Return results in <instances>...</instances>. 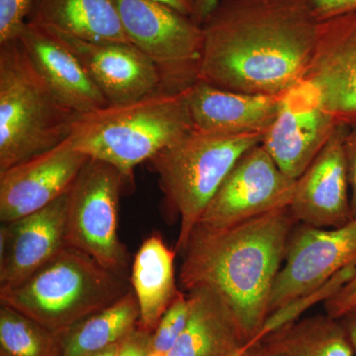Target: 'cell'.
Here are the masks:
<instances>
[{"label": "cell", "mask_w": 356, "mask_h": 356, "mask_svg": "<svg viewBox=\"0 0 356 356\" xmlns=\"http://www.w3.org/2000/svg\"><path fill=\"white\" fill-rule=\"evenodd\" d=\"M201 26L200 81L276 96L305 79L320 21L307 0H221Z\"/></svg>", "instance_id": "6da1fadb"}, {"label": "cell", "mask_w": 356, "mask_h": 356, "mask_svg": "<svg viewBox=\"0 0 356 356\" xmlns=\"http://www.w3.org/2000/svg\"><path fill=\"white\" fill-rule=\"evenodd\" d=\"M296 222L285 207L226 228L197 225L180 252V288L216 293L252 341L268 318L274 281Z\"/></svg>", "instance_id": "7a4b0ae2"}, {"label": "cell", "mask_w": 356, "mask_h": 356, "mask_svg": "<svg viewBox=\"0 0 356 356\" xmlns=\"http://www.w3.org/2000/svg\"><path fill=\"white\" fill-rule=\"evenodd\" d=\"M193 128L186 91L156 92L135 102L79 115L69 139L88 158L114 166L131 180L136 166Z\"/></svg>", "instance_id": "3957f363"}, {"label": "cell", "mask_w": 356, "mask_h": 356, "mask_svg": "<svg viewBox=\"0 0 356 356\" xmlns=\"http://www.w3.org/2000/svg\"><path fill=\"white\" fill-rule=\"evenodd\" d=\"M131 290L129 278L65 245L22 284L0 289V303L60 337Z\"/></svg>", "instance_id": "277c9868"}, {"label": "cell", "mask_w": 356, "mask_h": 356, "mask_svg": "<svg viewBox=\"0 0 356 356\" xmlns=\"http://www.w3.org/2000/svg\"><path fill=\"white\" fill-rule=\"evenodd\" d=\"M77 116L18 40L0 44V172L69 139Z\"/></svg>", "instance_id": "5b68a950"}, {"label": "cell", "mask_w": 356, "mask_h": 356, "mask_svg": "<svg viewBox=\"0 0 356 356\" xmlns=\"http://www.w3.org/2000/svg\"><path fill=\"white\" fill-rule=\"evenodd\" d=\"M264 134L222 135L193 128L149 163L158 175L165 203L180 220L177 252L238 159L261 144Z\"/></svg>", "instance_id": "8992f818"}, {"label": "cell", "mask_w": 356, "mask_h": 356, "mask_svg": "<svg viewBox=\"0 0 356 356\" xmlns=\"http://www.w3.org/2000/svg\"><path fill=\"white\" fill-rule=\"evenodd\" d=\"M126 181L114 166L88 159L67 191L65 243L130 280V257L118 235L119 202Z\"/></svg>", "instance_id": "52a82bcc"}, {"label": "cell", "mask_w": 356, "mask_h": 356, "mask_svg": "<svg viewBox=\"0 0 356 356\" xmlns=\"http://www.w3.org/2000/svg\"><path fill=\"white\" fill-rule=\"evenodd\" d=\"M129 40L156 65L161 92L188 90L199 81L202 26L156 0H117Z\"/></svg>", "instance_id": "ba28073f"}, {"label": "cell", "mask_w": 356, "mask_h": 356, "mask_svg": "<svg viewBox=\"0 0 356 356\" xmlns=\"http://www.w3.org/2000/svg\"><path fill=\"white\" fill-rule=\"evenodd\" d=\"M350 266H356V219L334 229L295 227L274 281L269 315L322 287Z\"/></svg>", "instance_id": "9c48e42d"}, {"label": "cell", "mask_w": 356, "mask_h": 356, "mask_svg": "<svg viewBox=\"0 0 356 356\" xmlns=\"http://www.w3.org/2000/svg\"><path fill=\"white\" fill-rule=\"evenodd\" d=\"M296 179L288 177L261 144L250 147L238 159L198 225L226 228L289 207Z\"/></svg>", "instance_id": "30bf717a"}, {"label": "cell", "mask_w": 356, "mask_h": 356, "mask_svg": "<svg viewBox=\"0 0 356 356\" xmlns=\"http://www.w3.org/2000/svg\"><path fill=\"white\" fill-rule=\"evenodd\" d=\"M337 125L318 89L303 79L281 95L277 113L261 145L285 175L297 179Z\"/></svg>", "instance_id": "8fae6325"}, {"label": "cell", "mask_w": 356, "mask_h": 356, "mask_svg": "<svg viewBox=\"0 0 356 356\" xmlns=\"http://www.w3.org/2000/svg\"><path fill=\"white\" fill-rule=\"evenodd\" d=\"M89 159L67 139L0 172V221L28 216L64 195Z\"/></svg>", "instance_id": "7c38bea8"}, {"label": "cell", "mask_w": 356, "mask_h": 356, "mask_svg": "<svg viewBox=\"0 0 356 356\" xmlns=\"http://www.w3.org/2000/svg\"><path fill=\"white\" fill-rule=\"evenodd\" d=\"M348 129L339 124L322 151L297 178L289 205L297 222L334 229L353 221L343 147Z\"/></svg>", "instance_id": "4fadbf2b"}, {"label": "cell", "mask_w": 356, "mask_h": 356, "mask_svg": "<svg viewBox=\"0 0 356 356\" xmlns=\"http://www.w3.org/2000/svg\"><path fill=\"white\" fill-rule=\"evenodd\" d=\"M48 31L76 56L110 106L161 92V74L156 65L134 44L84 41Z\"/></svg>", "instance_id": "5bb4252c"}, {"label": "cell", "mask_w": 356, "mask_h": 356, "mask_svg": "<svg viewBox=\"0 0 356 356\" xmlns=\"http://www.w3.org/2000/svg\"><path fill=\"white\" fill-rule=\"evenodd\" d=\"M337 124L356 125V10L321 21L305 79Z\"/></svg>", "instance_id": "9a60e30c"}, {"label": "cell", "mask_w": 356, "mask_h": 356, "mask_svg": "<svg viewBox=\"0 0 356 356\" xmlns=\"http://www.w3.org/2000/svg\"><path fill=\"white\" fill-rule=\"evenodd\" d=\"M67 192L50 205L10 222L0 235V289L22 284L67 245Z\"/></svg>", "instance_id": "2e32d148"}, {"label": "cell", "mask_w": 356, "mask_h": 356, "mask_svg": "<svg viewBox=\"0 0 356 356\" xmlns=\"http://www.w3.org/2000/svg\"><path fill=\"white\" fill-rule=\"evenodd\" d=\"M17 40L65 106L79 115L108 106L83 65L55 35L27 23Z\"/></svg>", "instance_id": "e0dca14e"}, {"label": "cell", "mask_w": 356, "mask_h": 356, "mask_svg": "<svg viewBox=\"0 0 356 356\" xmlns=\"http://www.w3.org/2000/svg\"><path fill=\"white\" fill-rule=\"evenodd\" d=\"M281 95H257L199 81L186 90L194 128L222 135L264 134L273 124Z\"/></svg>", "instance_id": "ac0fdd59"}, {"label": "cell", "mask_w": 356, "mask_h": 356, "mask_svg": "<svg viewBox=\"0 0 356 356\" xmlns=\"http://www.w3.org/2000/svg\"><path fill=\"white\" fill-rule=\"evenodd\" d=\"M186 294L188 322L165 356H232L248 343L235 314L216 293L199 288Z\"/></svg>", "instance_id": "d6986e66"}, {"label": "cell", "mask_w": 356, "mask_h": 356, "mask_svg": "<svg viewBox=\"0 0 356 356\" xmlns=\"http://www.w3.org/2000/svg\"><path fill=\"white\" fill-rule=\"evenodd\" d=\"M27 23L84 41L132 44L117 0H36Z\"/></svg>", "instance_id": "ffe728a7"}, {"label": "cell", "mask_w": 356, "mask_h": 356, "mask_svg": "<svg viewBox=\"0 0 356 356\" xmlns=\"http://www.w3.org/2000/svg\"><path fill=\"white\" fill-rule=\"evenodd\" d=\"M175 254L154 234L140 245L131 266L130 283L140 310L138 327L154 332L179 290L175 278Z\"/></svg>", "instance_id": "44dd1931"}, {"label": "cell", "mask_w": 356, "mask_h": 356, "mask_svg": "<svg viewBox=\"0 0 356 356\" xmlns=\"http://www.w3.org/2000/svg\"><path fill=\"white\" fill-rule=\"evenodd\" d=\"M268 356H353L341 321L325 315L296 321L261 341Z\"/></svg>", "instance_id": "7402d4cb"}, {"label": "cell", "mask_w": 356, "mask_h": 356, "mask_svg": "<svg viewBox=\"0 0 356 356\" xmlns=\"http://www.w3.org/2000/svg\"><path fill=\"white\" fill-rule=\"evenodd\" d=\"M140 310L131 290L111 306L89 316L60 336V356H91L120 343L139 325Z\"/></svg>", "instance_id": "603a6c76"}, {"label": "cell", "mask_w": 356, "mask_h": 356, "mask_svg": "<svg viewBox=\"0 0 356 356\" xmlns=\"http://www.w3.org/2000/svg\"><path fill=\"white\" fill-rule=\"evenodd\" d=\"M0 356H60V337L19 312L1 305Z\"/></svg>", "instance_id": "cb8c5ba5"}, {"label": "cell", "mask_w": 356, "mask_h": 356, "mask_svg": "<svg viewBox=\"0 0 356 356\" xmlns=\"http://www.w3.org/2000/svg\"><path fill=\"white\" fill-rule=\"evenodd\" d=\"M356 275V266H350L343 269L341 273L334 275L331 280L315 291L308 293L290 302L287 305L281 307L277 311L273 312L268 316L264 327L252 341H261L271 332L277 331L285 325L296 322L297 318L309 308L315 305L318 301L325 302L331 298L339 290L350 282Z\"/></svg>", "instance_id": "d4e9b609"}, {"label": "cell", "mask_w": 356, "mask_h": 356, "mask_svg": "<svg viewBox=\"0 0 356 356\" xmlns=\"http://www.w3.org/2000/svg\"><path fill=\"white\" fill-rule=\"evenodd\" d=\"M191 313V302L186 293L179 291L154 330L152 350L166 355L181 336Z\"/></svg>", "instance_id": "484cf974"}, {"label": "cell", "mask_w": 356, "mask_h": 356, "mask_svg": "<svg viewBox=\"0 0 356 356\" xmlns=\"http://www.w3.org/2000/svg\"><path fill=\"white\" fill-rule=\"evenodd\" d=\"M36 0H0V44L19 38Z\"/></svg>", "instance_id": "4316f807"}, {"label": "cell", "mask_w": 356, "mask_h": 356, "mask_svg": "<svg viewBox=\"0 0 356 356\" xmlns=\"http://www.w3.org/2000/svg\"><path fill=\"white\" fill-rule=\"evenodd\" d=\"M325 314L339 320L348 312L356 308V275L331 298L324 302Z\"/></svg>", "instance_id": "83f0119b"}, {"label": "cell", "mask_w": 356, "mask_h": 356, "mask_svg": "<svg viewBox=\"0 0 356 356\" xmlns=\"http://www.w3.org/2000/svg\"><path fill=\"white\" fill-rule=\"evenodd\" d=\"M153 334L136 327L118 343L116 356H149Z\"/></svg>", "instance_id": "f1b7e54d"}, {"label": "cell", "mask_w": 356, "mask_h": 356, "mask_svg": "<svg viewBox=\"0 0 356 356\" xmlns=\"http://www.w3.org/2000/svg\"><path fill=\"white\" fill-rule=\"evenodd\" d=\"M343 147L350 182L351 213L353 219H356V125L348 129Z\"/></svg>", "instance_id": "f546056e"}, {"label": "cell", "mask_w": 356, "mask_h": 356, "mask_svg": "<svg viewBox=\"0 0 356 356\" xmlns=\"http://www.w3.org/2000/svg\"><path fill=\"white\" fill-rule=\"evenodd\" d=\"M318 21L356 10V0H307Z\"/></svg>", "instance_id": "4dcf8cb0"}, {"label": "cell", "mask_w": 356, "mask_h": 356, "mask_svg": "<svg viewBox=\"0 0 356 356\" xmlns=\"http://www.w3.org/2000/svg\"><path fill=\"white\" fill-rule=\"evenodd\" d=\"M221 0H194L193 14L192 19L199 25H202L206 18L214 10L215 7Z\"/></svg>", "instance_id": "1f68e13d"}, {"label": "cell", "mask_w": 356, "mask_h": 356, "mask_svg": "<svg viewBox=\"0 0 356 356\" xmlns=\"http://www.w3.org/2000/svg\"><path fill=\"white\" fill-rule=\"evenodd\" d=\"M339 321L346 330L353 351L356 353V308L348 312L346 315L339 318Z\"/></svg>", "instance_id": "d6a6232c"}, {"label": "cell", "mask_w": 356, "mask_h": 356, "mask_svg": "<svg viewBox=\"0 0 356 356\" xmlns=\"http://www.w3.org/2000/svg\"><path fill=\"white\" fill-rule=\"evenodd\" d=\"M156 1L172 7L173 9L179 11L184 15L192 17V14H193L194 0H156Z\"/></svg>", "instance_id": "836d02e7"}, {"label": "cell", "mask_w": 356, "mask_h": 356, "mask_svg": "<svg viewBox=\"0 0 356 356\" xmlns=\"http://www.w3.org/2000/svg\"><path fill=\"white\" fill-rule=\"evenodd\" d=\"M257 343V341H248L245 346H243L241 350L236 351V353H234V355L232 356H250L252 348H254V344Z\"/></svg>", "instance_id": "e575fe53"}, {"label": "cell", "mask_w": 356, "mask_h": 356, "mask_svg": "<svg viewBox=\"0 0 356 356\" xmlns=\"http://www.w3.org/2000/svg\"><path fill=\"white\" fill-rule=\"evenodd\" d=\"M117 348H118V343L114 344V346H110L106 350L100 351V353H95V355L91 356H116Z\"/></svg>", "instance_id": "d590c367"}, {"label": "cell", "mask_w": 356, "mask_h": 356, "mask_svg": "<svg viewBox=\"0 0 356 356\" xmlns=\"http://www.w3.org/2000/svg\"><path fill=\"white\" fill-rule=\"evenodd\" d=\"M250 356H268L264 353V350L261 348V341H257V343L254 344V348H252V353H250Z\"/></svg>", "instance_id": "8d00e7d4"}, {"label": "cell", "mask_w": 356, "mask_h": 356, "mask_svg": "<svg viewBox=\"0 0 356 356\" xmlns=\"http://www.w3.org/2000/svg\"><path fill=\"white\" fill-rule=\"evenodd\" d=\"M149 356H165V355H161V353H156V351L152 350L151 353H149Z\"/></svg>", "instance_id": "74e56055"}]
</instances>
